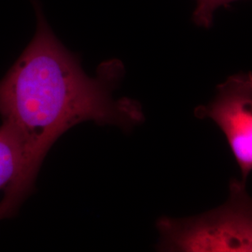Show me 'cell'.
Listing matches in <instances>:
<instances>
[{
	"label": "cell",
	"instance_id": "cell-2",
	"mask_svg": "<svg viewBox=\"0 0 252 252\" xmlns=\"http://www.w3.org/2000/svg\"><path fill=\"white\" fill-rule=\"evenodd\" d=\"M157 249L171 252H252V198L233 180L224 205L186 219L162 217Z\"/></svg>",
	"mask_w": 252,
	"mask_h": 252
},
{
	"label": "cell",
	"instance_id": "cell-3",
	"mask_svg": "<svg viewBox=\"0 0 252 252\" xmlns=\"http://www.w3.org/2000/svg\"><path fill=\"white\" fill-rule=\"evenodd\" d=\"M194 115L219 126L246 183L252 171V72L228 77L217 86L214 99L195 108Z\"/></svg>",
	"mask_w": 252,
	"mask_h": 252
},
{
	"label": "cell",
	"instance_id": "cell-5",
	"mask_svg": "<svg viewBox=\"0 0 252 252\" xmlns=\"http://www.w3.org/2000/svg\"><path fill=\"white\" fill-rule=\"evenodd\" d=\"M234 1L237 0H196V8L192 14L193 23L199 27L209 28L217 9L228 7Z\"/></svg>",
	"mask_w": 252,
	"mask_h": 252
},
{
	"label": "cell",
	"instance_id": "cell-1",
	"mask_svg": "<svg viewBox=\"0 0 252 252\" xmlns=\"http://www.w3.org/2000/svg\"><path fill=\"white\" fill-rule=\"evenodd\" d=\"M35 36L0 81V116L25 147L28 188L33 190L46 155L61 135L83 122L131 129L143 120L139 104L115 99L124 76L119 60L102 63L95 78L55 36L38 3Z\"/></svg>",
	"mask_w": 252,
	"mask_h": 252
},
{
	"label": "cell",
	"instance_id": "cell-4",
	"mask_svg": "<svg viewBox=\"0 0 252 252\" xmlns=\"http://www.w3.org/2000/svg\"><path fill=\"white\" fill-rule=\"evenodd\" d=\"M25 147L15 128L0 126V220L16 214L31 190L27 187Z\"/></svg>",
	"mask_w": 252,
	"mask_h": 252
}]
</instances>
